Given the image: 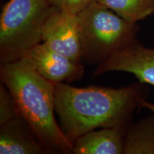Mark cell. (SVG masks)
I'll use <instances>...</instances> for the list:
<instances>
[{
    "instance_id": "obj_6",
    "label": "cell",
    "mask_w": 154,
    "mask_h": 154,
    "mask_svg": "<svg viewBox=\"0 0 154 154\" xmlns=\"http://www.w3.org/2000/svg\"><path fill=\"white\" fill-rule=\"evenodd\" d=\"M109 72L131 73L140 84L154 86V48L143 47L136 40L100 63L94 75Z\"/></svg>"
},
{
    "instance_id": "obj_14",
    "label": "cell",
    "mask_w": 154,
    "mask_h": 154,
    "mask_svg": "<svg viewBox=\"0 0 154 154\" xmlns=\"http://www.w3.org/2000/svg\"><path fill=\"white\" fill-rule=\"evenodd\" d=\"M141 107L146 108V109H149V110H151L154 114V103H150V102H148L146 101V99H143V101H141Z\"/></svg>"
},
{
    "instance_id": "obj_12",
    "label": "cell",
    "mask_w": 154,
    "mask_h": 154,
    "mask_svg": "<svg viewBox=\"0 0 154 154\" xmlns=\"http://www.w3.org/2000/svg\"><path fill=\"white\" fill-rule=\"evenodd\" d=\"M18 108L9 89L2 84L0 88V125L19 117Z\"/></svg>"
},
{
    "instance_id": "obj_10",
    "label": "cell",
    "mask_w": 154,
    "mask_h": 154,
    "mask_svg": "<svg viewBox=\"0 0 154 154\" xmlns=\"http://www.w3.org/2000/svg\"><path fill=\"white\" fill-rule=\"evenodd\" d=\"M124 154H154V117L149 116L127 129Z\"/></svg>"
},
{
    "instance_id": "obj_2",
    "label": "cell",
    "mask_w": 154,
    "mask_h": 154,
    "mask_svg": "<svg viewBox=\"0 0 154 154\" xmlns=\"http://www.w3.org/2000/svg\"><path fill=\"white\" fill-rule=\"evenodd\" d=\"M0 73L19 114L47 151L72 152L73 143L54 117V84L42 76L24 58L2 63Z\"/></svg>"
},
{
    "instance_id": "obj_9",
    "label": "cell",
    "mask_w": 154,
    "mask_h": 154,
    "mask_svg": "<svg viewBox=\"0 0 154 154\" xmlns=\"http://www.w3.org/2000/svg\"><path fill=\"white\" fill-rule=\"evenodd\" d=\"M127 126L93 130L75 140L72 152L76 154H121L124 152Z\"/></svg>"
},
{
    "instance_id": "obj_8",
    "label": "cell",
    "mask_w": 154,
    "mask_h": 154,
    "mask_svg": "<svg viewBox=\"0 0 154 154\" xmlns=\"http://www.w3.org/2000/svg\"><path fill=\"white\" fill-rule=\"evenodd\" d=\"M45 151L47 149L21 116L1 126V154H39Z\"/></svg>"
},
{
    "instance_id": "obj_7",
    "label": "cell",
    "mask_w": 154,
    "mask_h": 154,
    "mask_svg": "<svg viewBox=\"0 0 154 154\" xmlns=\"http://www.w3.org/2000/svg\"><path fill=\"white\" fill-rule=\"evenodd\" d=\"M21 58L26 59L42 76L54 84L79 79L84 74L81 62L54 51L42 42L26 51Z\"/></svg>"
},
{
    "instance_id": "obj_11",
    "label": "cell",
    "mask_w": 154,
    "mask_h": 154,
    "mask_svg": "<svg viewBox=\"0 0 154 154\" xmlns=\"http://www.w3.org/2000/svg\"><path fill=\"white\" fill-rule=\"evenodd\" d=\"M128 22L136 24L154 14V0H98Z\"/></svg>"
},
{
    "instance_id": "obj_1",
    "label": "cell",
    "mask_w": 154,
    "mask_h": 154,
    "mask_svg": "<svg viewBox=\"0 0 154 154\" xmlns=\"http://www.w3.org/2000/svg\"><path fill=\"white\" fill-rule=\"evenodd\" d=\"M140 84L113 88L54 84L55 111L63 134L74 145L79 137L96 128L127 126L133 112L145 99Z\"/></svg>"
},
{
    "instance_id": "obj_5",
    "label": "cell",
    "mask_w": 154,
    "mask_h": 154,
    "mask_svg": "<svg viewBox=\"0 0 154 154\" xmlns=\"http://www.w3.org/2000/svg\"><path fill=\"white\" fill-rule=\"evenodd\" d=\"M42 43L74 61H82L78 15L55 7L44 25Z\"/></svg>"
},
{
    "instance_id": "obj_13",
    "label": "cell",
    "mask_w": 154,
    "mask_h": 154,
    "mask_svg": "<svg viewBox=\"0 0 154 154\" xmlns=\"http://www.w3.org/2000/svg\"><path fill=\"white\" fill-rule=\"evenodd\" d=\"M56 8L73 14H78L83 9L98 0H49Z\"/></svg>"
},
{
    "instance_id": "obj_4",
    "label": "cell",
    "mask_w": 154,
    "mask_h": 154,
    "mask_svg": "<svg viewBox=\"0 0 154 154\" xmlns=\"http://www.w3.org/2000/svg\"><path fill=\"white\" fill-rule=\"evenodd\" d=\"M55 7L49 0H9L0 17V56L5 63L17 60L41 43L44 25Z\"/></svg>"
},
{
    "instance_id": "obj_3",
    "label": "cell",
    "mask_w": 154,
    "mask_h": 154,
    "mask_svg": "<svg viewBox=\"0 0 154 154\" xmlns=\"http://www.w3.org/2000/svg\"><path fill=\"white\" fill-rule=\"evenodd\" d=\"M77 15L82 61L100 63L136 40L137 24L128 22L99 2Z\"/></svg>"
}]
</instances>
